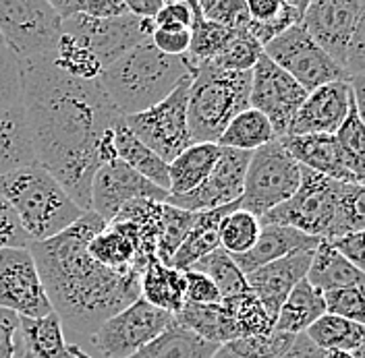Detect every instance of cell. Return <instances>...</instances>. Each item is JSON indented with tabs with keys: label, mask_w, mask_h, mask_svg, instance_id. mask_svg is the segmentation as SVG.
I'll return each instance as SVG.
<instances>
[{
	"label": "cell",
	"mask_w": 365,
	"mask_h": 358,
	"mask_svg": "<svg viewBox=\"0 0 365 358\" xmlns=\"http://www.w3.org/2000/svg\"><path fill=\"white\" fill-rule=\"evenodd\" d=\"M125 4H127L129 13L139 19H154L160 9L164 6L162 0H127Z\"/></svg>",
	"instance_id": "obj_55"
},
{
	"label": "cell",
	"mask_w": 365,
	"mask_h": 358,
	"mask_svg": "<svg viewBox=\"0 0 365 358\" xmlns=\"http://www.w3.org/2000/svg\"><path fill=\"white\" fill-rule=\"evenodd\" d=\"M351 98L349 81H332L309 91L287 135H334L346 118Z\"/></svg>",
	"instance_id": "obj_18"
},
{
	"label": "cell",
	"mask_w": 365,
	"mask_h": 358,
	"mask_svg": "<svg viewBox=\"0 0 365 358\" xmlns=\"http://www.w3.org/2000/svg\"><path fill=\"white\" fill-rule=\"evenodd\" d=\"M262 224L255 216L235 209L220 222V248L230 257L247 253L259 236Z\"/></svg>",
	"instance_id": "obj_39"
},
{
	"label": "cell",
	"mask_w": 365,
	"mask_h": 358,
	"mask_svg": "<svg viewBox=\"0 0 365 358\" xmlns=\"http://www.w3.org/2000/svg\"><path fill=\"white\" fill-rule=\"evenodd\" d=\"M305 98L307 91L291 75L276 67L266 54L259 56L255 67L251 68L250 108L268 118L276 139L289 133V127Z\"/></svg>",
	"instance_id": "obj_13"
},
{
	"label": "cell",
	"mask_w": 365,
	"mask_h": 358,
	"mask_svg": "<svg viewBox=\"0 0 365 358\" xmlns=\"http://www.w3.org/2000/svg\"><path fill=\"white\" fill-rule=\"evenodd\" d=\"M0 46H4V44H2V38H0Z\"/></svg>",
	"instance_id": "obj_57"
},
{
	"label": "cell",
	"mask_w": 365,
	"mask_h": 358,
	"mask_svg": "<svg viewBox=\"0 0 365 358\" xmlns=\"http://www.w3.org/2000/svg\"><path fill=\"white\" fill-rule=\"evenodd\" d=\"M301 184V166L278 139L251 152L243 193L239 197V209L264 218L274 207L287 203Z\"/></svg>",
	"instance_id": "obj_8"
},
{
	"label": "cell",
	"mask_w": 365,
	"mask_h": 358,
	"mask_svg": "<svg viewBox=\"0 0 365 358\" xmlns=\"http://www.w3.org/2000/svg\"><path fill=\"white\" fill-rule=\"evenodd\" d=\"M235 36V29H228L222 25L205 21L197 0H193V23H191V44L189 52L185 54L187 67H197L205 63H214L230 44Z\"/></svg>",
	"instance_id": "obj_32"
},
{
	"label": "cell",
	"mask_w": 365,
	"mask_h": 358,
	"mask_svg": "<svg viewBox=\"0 0 365 358\" xmlns=\"http://www.w3.org/2000/svg\"><path fill=\"white\" fill-rule=\"evenodd\" d=\"M189 269L204 273L205 278L218 288L222 298H230V296H239V294L250 292L245 273L237 268L232 257L228 253H225L222 248L212 251L210 255H205L200 261H195Z\"/></svg>",
	"instance_id": "obj_37"
},
{
	"label": "cell",
	"mask_w": 365,
	"mask_h": 358,
	"mask_svg": "<svg viewBox=\"0 0 365 358\" xmlns=\"http://www.w3.org/2000/svg\"><path fill=\"white\" fill-rule=\"evenodd\" d=\"M114 152L116 159L133 168L139 177L150 180L168 193V164L162 162L152 149H148L125 125V116L114 125Z\"/></svg>",
	"instance_id": "obj_29"
},
{
	"label": "cell",
	"mask_w": 365,
	"mask_h": 358,
	"mask_svg": "<svg viewBox=\"0 0 365 358\" xmlns=\"http://www.w3.org/2000/svg\"><path fill=\"white\" fill-rule=\"evenodd\" d=\"M104 228L100 216L83 211L61 234L29 245L52 311L63 325L86 336L141 296V273L104 268L88 253L90 241Z\"/></svg>",
	"instance_id": "obj_2"
},
{
	"label": "cell",
	"mask_w": 365,
	"mask_h": 358,
	"mask_svg": "<svg viewBox=\"0 0 365 358\" xmlns=\"http://www.w3.org/2000/svg\"><path fill=\"white\" fill-rule=\"evenodd\" d=\"M21 102V70L11 52L0 46V110Z\"/></svg>",
	"instance_id": "obj_47"
},
{
	"label": "cell",
	"mask_w": 365,
	"mask_h": 358,
	"mask_svg": "<svg viewBox=\"0 0 365 358\" xmlns=\"http://www.w3.org/2000/svg\"><path fill=\"white\" fill-rule=\"evenodd\" d=\"M264 54V48L255 42V38L247 31V25L241 29H235V36L227 46V50L212 63L214 67L247 73L255 67L259 56Z\"/></svg>",
	"instance_id": "obj_42"
},
{
	"label": "cell",
	"mask_w": 365,
	"mask_h": 358,
	"mask_svg": "<svg viewBox=\"0 0 365 358\" xmlns=\"http://www.w3.org/2000/svg\"><path fill=\"white\" fill-rule=\"evenodd\" d=\"M170 325H175V315L160 311L139 296L127 309L106 319L91 334V342L106 358H131Z\"/></svg>",
	"instance_id": "obj_10"
},
{
	"label": "cell",
	"mask_w": 365,
	"mask_h": 358,
	"mask_svg": "<svg viewBox=\"0 0 365 358\" xmlns=\"http://www.w3.org/2000/svg\"><path fill=\"white\" fill-rule=\"evenodd\" d=\"M166 197H168L166 191L139 177L125 162L113 159L100 166L91 179L90 211L100 216L106 224H110L127 203L135 199L164 203Z\"/></svg>",
	"instance_id": "obj_15"
},
{
	"label": "cell",
	"mask_w": 365,
	"mask_h": 358,
	"mask_svg": "<svg viewBox=\"0 0 365 358\" xmlns=\"http://www.w3.org/2000/svg\"><path fill=\"white\" fill-rule=\"evenodd\" d=\"M235 209H239V201L218 207V209L200 211L191 230L187 232L185 241L177 248V253L173 255L168 265L187 271L195 261L210 255L212 251L220 248V222L225 220V216H228Z\"/></svg>",
	"instance_id": "obj_23"
},
{
	"label": "cell",
	"mask_w": 365,
	"mask_h": 358,
	"mask_svg": "<svg viewBox=\"0 0 365 358\" xmlns=\"http://www.w3.org/2000/svg\"><path fill=\"white\" fill-rule=\"evenodd\" d=\"M324 313L326 307L322 292L316 290L307 280H301L282 302L274 321V330L289 336H299L305 334L309 325L316 323Z\"/></svg>",
	"instance_id": "obj_28"
},
{
	"label": "cell",
	"mask_w": 365,
	"mask_h": 358,
	"mask_svg": "<svg viewBox=\"0 0 365 358\" xmlns=\"http://www.w3.org/2000/svg\"><path fill=\"white\" fill-rule=\"evenodd\" d=\"M0 358H31L25 348L19 315L6 309H0Z\"/></svg>",
	"instance_id": "obj_46"
},
{
	"label": "cell",
	"mask_w": 365,
	"mask_h": 358,
	"mask_svg": "<svg viewBox=\"0 0 365 358\" xmlns=\"http://www.w3.org/2000/svg\"><path fill=\"white\" fill-rule=\"evenodd\" d=\"M177 325L193 332L210 344L225 346L228 342L237 339V327L225 309V305H191L185 302L181 311L175 315Z\"/></svg>",
	"instance_id": "obj_30"
},
{
	"label": "cell",
	"mask_w": 365,
	"mask_h": 358,
	"mask_svg": "<svg viewBox=\"0 0 365 358\" xmlns=\"http://www.w3.org/2000/svg\"><path fill=\"white\" fill-rule=\"evenodd\" d=\"M0 197L11 205L31 243L61 234L83 216V209L38 164L2 177Z\"/></svg>",
	"instance_id": "obj_5"
},
{
	"label": "cell",
	"mask_w": 365,
	"mask_h": 358,
	"mask_svg": "<svg viewBox=\"0 0 365 358\" xmlns=\"http://www.w3.org/2000/svg\"><path fill=\"white\" fill-rule=\"evenodd\" d=\"M197 214L185 211L173 205H162V230H160V243L156 259L162 263H170L173 255L177 253V248L185 241L187 232L191 230V226L195 222Z\"/></svg>",
	"instance_id": "obj_41"
},
{
	"label": "cell",
	"mask_w": 365,
	"mask_h": 358,
	"mask_svg": "<svg viewBox=\"0 0 365 358\" xmlns=\"http://www.w3.org/2000/svg\"><path fill=\"white\" fill-rule=\"evenodd\" d=\"M314 251H299L245 275L250 292L276 321L282 302L301 280H305Z\"/></svg>",
	"instance_id": "obj_19"
},
{
	"label": "cell",
	"mask_w": 365,
	"mask_h": 358,
	"mask_svg": "<svg viewBox=\"0 0 365 358\" xmlns=\"http://www.w3.org/2000/svg\"><path fill=\"white\" fill-rule=\"evenodd\" d=\"M185 302H191V305H220L222 296L204 273L187 269L185 271Z\"/></svg>",
	"instance_id": "obj_49"
},
{
	"label": "cell",
	"mask_w": 365,
	"mask_h": 358,
	"mask_svg": "<svg viewBox=\"0 0 365 358\" xmlns=\"http://www.w3.org/2000/svg\"><path fill=\"white\" fill-rule=\"evenodd\" d=\"M88 253L104 268L135 269V243L120 224H106V228L90 241Z\"/></svg>",
	"instance_id": "obj_35"
},
{
	"label": "cell",
	"mask_w": 365,
	"mask_h": 358,
	"mask_svg": "<svg viewBox=\"0 0 365 358\" xmlns=\"http://www.w3.org/2000/svg\"><path fill=\"white\" fill-rule=\"evenodd\" d=\"M364 17L365 0H316L307 2L301 23L309 38L342 68L349 42Z\"/></svg>",
	"instance_id": "obj_16"
},
{
	"label": "cell",
	"mask_w": 365,
	"mask_h": 358,
	"mask_svg": "<svg viewBox=\"0 0 365 358\" xmlns=\"http://www.w3.org/2000/svg\"><path fill=\"white\" fill-rule=\"evenodd\" d=\"M19 70L21 104L38 166L90 211L91 179L100 166L116 159L114 125L123 116L98 79H75L54 63Z\"/></svg>",
	"instance_id": "obj_1"
},
{
	"label": "cell",
	"mask_w": 365,
	"mask_h": 358,
	"mask_svg": "<svg viewBox=\"0 0 365 358\" xmlns=\"http://www.w3.org/2000/svg\"><path fill=\"white\" fill-rule=\"evenodd\" d=\"M218 348L220 346L205 342L175 321V325L162 332L131 358H212Z\"/></svg>",
	"instance_id": "obj_31"
},
{
	"label": "cell",
	"mask_w": 365,
	"mask_h": 358,
	"mask_svg": "<svg viewBox=\"0 0 365 358\" xmlns=\"http://www.w3.org/2000/svg\"><path fill=\"white\" fill-rule=\"evenodd\" d=\"M25 348L31 358H90L65 339V325L56 313L44 317H19Z\"/></svg>",
	"instance_id": "obj_24"
},
{
	"label": "cell",
	"mask_w": 365,
	"mask_h": 358,
	"mask_svg": "<svg viewBox=\"0 0 365 358\" xmlns=\"http://www.w3.org/2000/svg\"><path fill=\"white\" fill-rule=\"evenodd\" d=\"M305 336L322 350H344V352L365 350L364 325L346 321L336 315H322L316 323L309 325Z\"/></svg>",
	"instance_id": "obj_33"
},
{
	"label": "cell",
	"mask_w": 365,
	"mask_h": 358,
	"mask_svg": "<svg viewBox=\"0 0 365 358\" xmlns=\"http://www.w3.org/2000/svg\"><path fill=\"white\" fill-rule=\"evenodd\" d=\"M150 42L162 54L182 58L189 52L191 29H187V27H156L150 36Z\"/></svg>",
	"instance_id": "obj_48"
},
{
	"label": "cell",
	"mask_w": 365,
	"mask_h": 358,
	"mask_svg": "<svg viewBox=\"0 0 365 358\" xmlns=\"http://www.w3.org/2000/svg\"><path fill=\"white\" fill-rule=\"evenodd\" d=\"M305 280L319 292L339 290V288H364L365 275L361 269L351 265L342 255H339L330 243L322 241L307 269Z\"/></svg>",
	"instance_id": "obj_26"
},
{
	"label": "cell",
	"mask_w": 365,
	"mask_h": 358,
	"mask_svg": "<svg viewBox=\"0 0 365 358\" xmlns=\"http://www.w3.org/2000/svg\"><path fill=\"white\" fill-rule=\"evenodd\" d=\"M278 141L301 168L346 184H361L349 172L334 135H284Z\"/></svg>",
	"instance_id": "obj_20"
},
{
	"label": "cell",
	"mask_w": 365,
	"mask_h": 358,
	"mask_svg": "<svg viewBox=\"0 0 365 358\" xmlns=\"http://www.w3.org/2000/svg\"><path fill=\"white\" fill-rule=\"evenodd\" d=\"M259 224L291 226L319 241L364 232V184H346L301 168V184L295 195L259 218Z\"/></svg>",
	"instance_id": "obj_3"
},
{
	"label": "cell",
	"mask_w": 365,
	"mask_h": 358,
	"mask_svg": "<svg viewBox=\"0 0 365 358\" xmlns=\"http://www.w3.org/2000/svg\"><path fill=\"white\" fill-rule=\"evenodd\" d=\"M52 63L63 73H67L75 79H83V81H96L102 73V65L98 63V58L91 54L90 50L83 48L79 42H75L73 38L65 36V33H61L56 56Z\"/></svg>",
	"instance_id": "obj_40"
},
{
	"label": "cell",
	"mask_w": 365,
	"mask_h": 358,
	"mask_svg": "<svg viewBox=\"0 0 365 358\" xmlns=\"http://www.w3.org/2000/svg\"><path fill=\"white\" fill-rule=\"evenodd\" d=\"M264 54L276 67L291 75L307 93L332 81H346L342 68L309 38L303 23L289 27L268 42L264 46Z\"/></svg>",
	"instance_id": "obj_11"
},
{
	"label": "cell",
	"mask_w": 365,
	"mask_h": 358,
	"mask_svg": "<svg viewBox=\"0 0 365 358\" xmlns=\"http://www.w3.org/2000/svg\"><path fill=\"white\" fill-rule=\"evenodd\" d=\"M330 243L332 248L342 255L351 265L364 271V232H353V234H344L334 241H326Z\"/></svg>",
	"instance_id": "obj_52"
},
{
	"label": "cell",
	"mask_w": 365,
	"mask_h": 358,
	"mask_svg": "<svg viewBox=\"0 0 365 358\" xmlns=\"http://www.w3.org/2000/svg\"><path fill=\"white\" fill-rule=\"evenodd\" d=\"M212 358H239V357H235V354L228 350L227 346H220V348L212 354Z\"/></svg>",
	"instance_id": "obj_56"
},
{
	"label": "cell",
	"mask_w": 365,
	"mask_h": 358,
	"mask_svg": "<svg viewBox=\"0 0 365 358\" xmlns=\"http://www.w3.org/2000/svg\"><path fill=\"white\" fill-rule=\"evenodd\" d=\"M0 309L29 319L54 313L29 246L0 251Z\"/></svg>",
	"instance_id": "obj_14"
},
{
	"label": "cell",
	"mask_w": 365,
	"mask_h": 358,
	"mask_svg": "<svg viewBox=\"0 0 365 358\" xmlns=\"http://www.w3.org/2000/svg\"><path fill=\"white\" fill-rule=\"evenodd\" d=\"M63 19L48 0H0V38L19 68L52 63Z\"/></svg>",
	"instance_id": "obj_7"
},
{
	"label": "cell",
	"mask_w": 365,
	"mask_h": 358,
	"mask_svg": "<svg viewBox=\"0 0 365 358\" xmlns=\"http://www.w3.org/2000/svg\"><path fill=\"white\" fill-rule=\"evenodd\" d=\"M322 296H324L326 313L364 325V288H339V290L322 292Z\"/></svg>",
	"instance_id": "obj_44"
},
{
	"label": "cell",
	"mask_w": 365,
	"mask_h": 358,
	"mask_svg": "<svg viewBox=\"0 0 365 358\" xmlns=\"http://www.w3.org/2000/svg\"><path fill=\"white\" fill-rule=\"evenodd\" d=\"M191 75L185 77L177 90L145 112L125 116V125L137 139L156 156L170 164L187 147L193 145L187 125V93Z\"/></svg>",
	"instance_id": "obj_9"
},
{
	"label": "cell",
	"mask_w": 365,
	"mask_h": 358,
	"mask_svg": "<svg viewBox=\"0 0 365 358\" xmlns=\"http://www.w3.org/2000/svg\"><path fill=\"white\" fill-rule=\"evenodd\" d=\"M319 243H322L319 238L303 234L301 230H295L291 226L264 224L255 245L247 253L232 257V261L247 275L255 269L274 263L278 259H284L299 251H316Z\"/></svg>",
	"instance_id": "obj_21"
},
{
	"label": "cell",
	"mask_w": 365,
	"mask_h": 358,
	"mask_svg": "<svg viewBox=\"0 0 365 358\" xmlns=\"http://www.w3.org/2000/svg\"><path fill=\"white\" fill-rule=\"evenodd\" d=\"M274 139L276 135L268 118L253 108H247L228 122V127L216 141V145L237 149V152H255Z\"/></svg>",
	"instance_id": "obj_34"
},
{
	"label": "cell",
	"mask_w": 365,
	"mask_h": 358,
	"mask_svg": "<svg viewBox=\"0 0 365 358\" xmlns=\"http://www.w3.org/2000/svg\"><path fill=\"white\" fill-rule=\"evenodd\" d=\"M189 75L185 56H166L145 40L104 68L98 83L116 112L133 116L154 108Z\"/></svg>",
	"instance_id": "obj_4"
},
{
	"label": "cell",
	"mask_w": 365,
	"mask_h": 358,
	"mask_svg": "<svg viewBox=\"0 0 365 358\" xmlns=\"http://www.w3.org/2000/svg\"><path fill=\"white\" fill-rule=\"evenodd\" d=\"M191 23H193V0L164 2V6L154 17L156 27H187V29H191Z\"/></svg>",
	"instance_id": "obj_51"
},
{
	"label": "cell",
	"mask_w": 365,
	"mask_h": 358,
	"mask_svg": "<svg viewBox=\"0 0 365 358\" xmlns=\"http://www.w3.org/2000/svg\"><path fill=\"white\" fill-rule=\"evenodd\" d=\"M222 305L230 315L239 337L266 336L274 330V319L251 292L222 298Z\"/></svg>",
	"instance_id": "obj_38"
},
{
	"label": "cell",
	"mask_w": 365,
	"mask_h": 358,
	"mask_svg": "<svg viewBox=\"0 0 365 358\" xmlns=\"http://www.w3.org/2000/svg\"><path fill=\"white\" fill-rule=\"evenodd\" d=\"M31 245L11 205L0 197V251L4 248H25Z\"/></svg>",
	"instance_id": "obj_50"
},
{
	"label": "cell",
	"mask_w": 365,
	"mask_h": 358,
	"mask_svg": "<svg viewBox=\"0 0 365 358\" xmlns=\"http://www.w3.org/2000/svg\"><path fill=\"white\" fill-rule=\"evenodd\" d=\"M187 125L193 143H216L228 122L250 108L251 70H227L212 63L189 68Z\"/></svg>",
	"instance_id": "obj_6"
},
{
	"label": "cell",
	"mask_w": 365,
	"mask_h": 358,
	"mask_svg": "<svg viewBox=\"0 0 365 358\" xmlns=\"http://www.w3.org/2000/svg\"><path fill=\"white\" fill-rule=\"evenodd\" d=\"M280 358H324V350L318 348L305 334H299Z\"/></svg>",
	"instance_id": "obj_54"
},
{
	"label": "cell",
	"mask_w": 365,
	"mask_h": 358,
	"mask_svg": "<svg viewBox=\"0 0 365 358\" xmlns=\"http://www.w3.org/2000/svg\"><path fill=\"white\" fill-rule=\"evenodd\" d=\"M220 157L216 143H193L168 164V195H187L210 177Z\"/></svg>",
	"instance_id": "obj_25"
},
{
	"label": "cell",
	"mask_w": 365,
	"mask_h": 358,
	"mask_svg": "<svg viewBox=\"0 0 365 358\" xmlns=\"http://www.w3.org/2000/svg\"><path fill=\"white\" fill-rule=\"evenodd\" d=\"M250 21L253 23H268L280 13L282 0H247L245 2Z\"/></svg>",
	"instance_id": "obj_53"
},
{
	"label": "cell",
	"mask_w": 365,
	"mask_h": 358,
	"mask_svg": "<svg viewBox=\"0 0 365 358\" xmlns=\"http://www.w3.org/2000/svg\"><path fill=\"white\" fill-rule=\"evenodd\" d=\"M139 292L141 298L152 307L177 315L185 305V271L156 259L141 271Z\"/></svg>",
	"instance_id": "obj_27"
},
{
	"label": "cell",
	"mask_w": 365,
	"mask_h": 358,
	"mask_svg": "<svg viewBox=\"0 0 365 358\" xmlns=\"http://www.w3.org/2000/svg\"><path fill=\"white\" fill-rule=\"evenodd\" d=\"M205 21L228 29H241L250 23L245 0H197Z\"/></svg>",
	"instance_id": "obj_45"
},
{
	"label": "cell",
	"mask_w": 365,
	"mask_h": 358,
	"mask_svg": "<svg viewBox=\"0 0 365 358\" xmlns=\"http://www.w3.org/2000/svg\"><path fill=\"white\" fill-rule=\"evenodd\" d=\"M250 157L251 152H237V149L220 147V157L216 166L212 168L210 177L204 180V184H200L195 191L187 195H168L164 203L191 211V214H200V211L218 209V207L239 201L243 193Z\"/></svg>",
	"instance_id": "obj_17"
},
{
	"label": "cell",
	"mask_w": 365,
	"mask_h": 358,
	"mask_svg": "<svg viewBox=\"0 0 365 358\" xmlns=\"http://www.w3.org/2000/svg\"><path fill=\"white\" fill-rule=\"evenodd\" d=\"M154 29V19H139L131 13L114 19H90L86 15H75L63 21V33L88 48L102 65V70L135 46L150 40Z\"/></svg>",
	"instance_id": "obj_12"
},
{
	"label": "cell",
	"mask_w": 365,
	"mask_h": 358,
	"mask_svg": "<svg viewBox=\"0 0 365 358\" xmlns=\"http://www.w3.org/2000/svg\"><path fill=\"white\" fill-rule=\"evenodd\" d=\"M36 152L21 102L0 110V179L36 166Z\"/></svg>",
	"instance_id": "obj_22"
},
{
	"label": "cell",
	"mask_w": 365,
	"mask_h": 358,
	"mask_svg": "<svg viewBox=\"0 0 365 358\" xmlns=\"http://www.w3.org/2000/svg\"><path fill=\"white\" fill-rule=\"evenodd\" d=\"M293 339H295V336L272 330L266 336L237 337L225 346L239 358H280L289 350Z\"/></svg>",
	"instance_id": "obj_43"
},
{
	"label": "cell",
	"mask_w": 365,
	"mask_h": 358,
	"mask_svg": "<svg viewBox=\"0 0 365 358\" xmlns=\"http://www.w3.org/2000/svg\"><path fill=\"white\" fill-rule=\"evenodd\" d=\"M339 145H341L342 156L346 162L349 172L364 184L365 179V129H364V110L353 93L346 118L341 125V129L334 133Z\"/></svg>",
	"instance_id": "obj_36"
}]
</instances>
